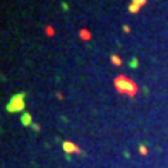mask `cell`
Listing matches in <instances>:
<instances>
[{"mask_svg": "<svg viewBox=\"0 0 168 168\" xmlns=\"http://www.w3.org/2000/svg\"><path fill=\"white\" fill-rule=\"evenodd\" d=\"M24 98H26V93H17L10 98L7 105H5V110L9 113H21L24 110Z\"/></svg>", "mask_w": 168, "mask_h": 168, "instance_id": "7a4b0ae2", "label": "cell"}, {"mask_svg": "<svg viewBox=\"0 0 168 168\" xmlns=\"http://www.w3.org/2000/svg\"><path fill=\"white\" fill-rule=\"evenodd\" d=\"M115 89L122 94H127V96H136V93H137V86L130 79H127L125 76H118L115 79Z\"/></svg>", "mask_w": 168, "mask_h": 168, "instance_id": "6da1fadb", "label": "cell"}, {"mask_svg": "<svg viewBox=\"0 0 168 168\" xmlns=\"http://www.w3.org/2000/svg\"><path fill=\"white\" fill-rule=\"evenodd\" d=\"M139 151L143 153V155H146V153H147V149H146V146H141V147H139Z\"/></svg>", "mask_w": 168, "mask_h": 168, "instance_id": "52a82bcc", "label": "cell"}, {"mask_svg": "<svg viewBox=\"0 0 168 168\" xmlns=\"http://www.w3.org/2000/svg\"><path fill=\"white\" fill-rule=\"evenodd\" d=\"M129 65H130V67H137V60L134 59V60H132V62L129 63Z\"/></svg>", "mask_w": 168, "mask_h": 168, "instance_id": "ba28073f", "label": "cell"}, {"mask_svg": "<svg viewBox=\"0 0 168 168\" xmlns=\"http://www.w3.org/2000/svg\"><path fill=\"white\" fill-rule=\"evenodd\" d=\"M144 4H146V0H132V5H129V10L130 12H137Z\"/></svg>", "mask_w": 168, "mask_h": 168, "instance_id": "3957f363", "label": "cell"}, {"mask_svg": "<svg viewBox=\"0 0 168 168\" xmlns=\"http://www.w3.org/2000/svg\"><path fill=\"white\" fill-rule=\"evenodd\" d=\"M124 31H125V33H130V28L125 24V26H124Z\"/></svg>", "mask_w": 168, "mask_h": 168, "instance_id": "9c48e42d", "label": "cell"}, {"mask_svg": "<svg viewBox=\"0 0 168 168\" xmlns=\"http://www.w3.org/2000/svg\"><path fill=\"white\" fill-rule=\"evenodd\" d=\"M62 146H63V151H65V153H77V151H79V147H77L76 144L69 143V141H65Z\"/></svg>", "mask_w": 168, "mask_h": 168, "instance_id": "5b68a950", "label": "cell"}, {"mask_svg": "<svg viewBox=\"0 0 168 168\" xmlns=\"http://www.w3.org/2000/svg\"><path fill=\"white\" fill-rule=\"evenodd\" d=\"M112 62H113V63H115V65H120V63H122V60L118 59L117 55H112Z\"/></svg>", "mask_w": 168, "mask_h": 168, "instance_id": "8992f818", "label": "cell"}, {"mask_svg": "<svg viewBox=\"0 0 168 168\" xmlns=\"http://www.w3.org/2000/svg\"><path fill=\"white\" fill-rule=\"evenodd\" d=\"M21 124L22 125H31L33 127V118H31V113H28V112H24V113H21Z\"/></svg>", "mask_w": 168, "mask_h": 168, "instance_id": "277c9868", "label": "cell"}]
</instances>
